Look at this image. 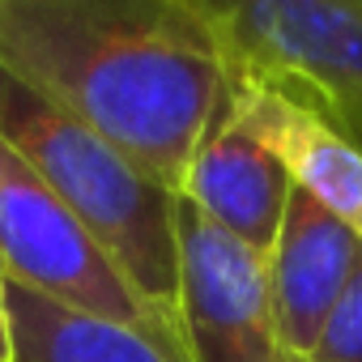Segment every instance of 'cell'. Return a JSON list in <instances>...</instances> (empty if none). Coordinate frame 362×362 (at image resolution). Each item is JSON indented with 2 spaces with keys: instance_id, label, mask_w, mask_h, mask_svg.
<instances>
[{
  "instance_id": "9c48e42d",
  "label": "cell",
  "mask_w": 362,
  "mask_h": 362,
  "mask_svg": "<svg viewBox=\"0 0 362 362\" xmlns=\"http://www.w3.org/2000/svg\"><path fill=\"white\" fill-rule=\"evenodd\" d=\"M303 362H362V256Z\"/></svg>"
},
{
  "instance_id": "30bf717a",
  "label": "cell",
  "mask_w": 362,
  "mask_h": 362,
  "mask_svg": "<svg viewBox=\"0 0 362 362\" xmlns=\"http://www.w3.org/2000/svg\"><path fill=\"white\" fill-rule=\"evenodd\" d=\"M0 362H13V328H9V307H5V277H0Z\"/></svg>"
},
{
  "instance_id": "52a82bcc",
  "label": "cell",
  "mask_w": 362,
  "mask_h": 362,
  "mask_svg": "<svg viewBox=\"0 0 362 362\" xmlns=\"http://www.w3.org/2000/svg\"><path fill=\"white\" fill-rule=\"evenodd\" d=\"M362 243L349 226H341L328 209H320L303 188H290L281 230L269 252V286L281 345L294 362H303L337 307L341 290L354 277Z\"/></svg>"
},
{
  "instance_id": "277c9868",
  "label": "cell",
  "mask_w": 362,
  "mask_h": 362,
  "mask_svg": "<svg viewBox=\"0 0 362 362\" xmlns=\"http://www.w3.org/2000/svg\"><path fill=\"white\" fill-rule=\"evenodd\" d=\"M0 277L52 303L175 337V328L136 298L94 235L5 136H0Z\"/></svg>"
},
{
  "instance_id": "3957f363",
  "label": "cell",
  "mask_w": 362,
  "mask_h": 362,
  "mask_svg": "<svg viewBox=\"0 0 362 362\" xmlns=\"http://www.w3.org/2000/svg\"><path fill=\"white\" fill-rule=\"evenodd\" d=\"M226 73L277 90L362 149V0H201Z\"/></svg>"
},
{
  "instance_id": "7a4b0ae2",
  "label": "cell",
  "mask_w": 362,
  "mask_h": 362,
  "mask_svg": "<svg viewBox=\"0 0 362 362\" xmlns=\"http://www.w3.org/2000/svg\"><path fill=\"white\" fill-rule=\"evenodd\" d=\"M0 136H5L69 214L111 256L136 298L175 328V192L132 166L81 119L0 69Z\"/></svg>"
},
{
  "instance_id": "5b68a950",
  "label": "cell",
  "mask_w": 362,
  "mask_h": 362,
  "mask_svg": "<svg viewBox=\"0 0 362 362\" xmlns=\"http://www.w3.org/2000/svg\"><path fill=\"white\" fill-rule=\"evenodd\" d=\"M175 337L188 362H294L277 332L269 260L175 201Z\"/></svg>"
},
{
  "instance_id": "6da1fadb",
  "label": "cell",
  "mask_w": 362,
  "mask_h": 362,
  "mask_svg": "<svg viewBox=\"0 0 362 362\" xmlns=\"http://www.w3.org/2000/svg\"><path fill=\"white\" fill-rule=\"evenodd\" d=\"M0 69L175 197L226 81L201 0H0Z\"/></svg>"
},
{
  "instance_id": "ba28073f",
  "label": "cell",
  "mask_w": 362,
  "mask_h": 362,
  "mask_svg": "<svg viewBox=\"0 0 362 362\" xmlns=\"http://www.w3.org/2000/svg\"><path fill=\"white\" fill-rule=\"evenodd\" d=\"M13 362H188L175 337L115 324L5 281Z\"/></svg>"
},
{
  "instance_id": "8992f818",
  "label": "cell",
  "mask_w": 362,
  "mask_h": 362,
  "mask_svg": "<svg viewBox=\"0 0 362 362\" xmlns=\"http://www.w3.org/2000/svg\"><path fill=\"white\" fill-rule=\"evenodd\" d=\"M290 188L294 184L286 162L277 158V149L264 141V132L247 119V111L222 81L218 107L192 149L179 197L269 260Z\"/></svg>"
}]
</instances>
